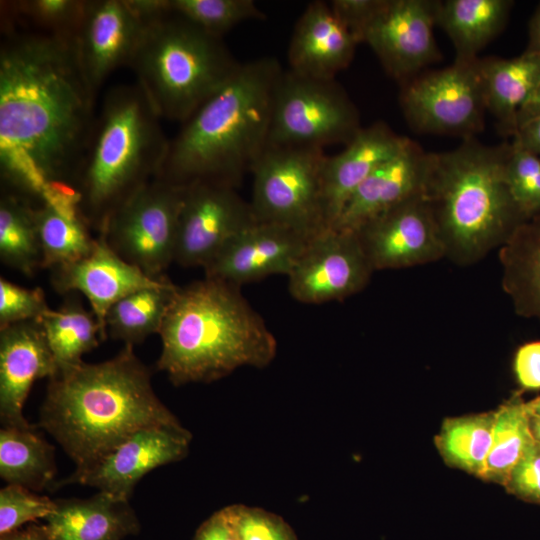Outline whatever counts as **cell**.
Here are the masks:
<instances>
[{
    "mask_svg": "<svg viewBox=\"0 0 540 540\" xmlns=\"http://www.w3.org/2000/svg\"><path fill=\"white\" fill-rule=\"evenodd\" d=\"M4 30L0 48L2 181L33 203L74 188L96 121L74 38Z\"/></svg>",
    "mask_w": 540,
    "mask_h": 540,
    "instance_id": "6da1fadb",
    "label": "cell"
},
{
    "mask_svg": "<svg viewBox=\"0 0 540 540\" xmlns=\"http://www.w3.org/2000/svg\"><path fill=\"white\" fill-rule=\"evenodd\" d=\"M39 426L74 462L94 466L139 430L181 427L156 395L149 368L125 345L113 358L60 370L49 379Z\"/></svg>",
    "mask_w": 540,
    "mask_h": 540,
    "instance_id": "7a4b0ae2",
    "label": "cell"
},
{
    "mask_svg": "<svg viewBox=\"0 0 540 540\" xmlns=\"http://www.w3.org/2000/svg\"><path fill=\"white\" fill-rule=\"evenodd\" d=\"M282 71L273 57L241 63L169 140L155 179L176 186L211 182L236 188L268 145L274 91Z\"/></svg>",
    "mask_w": 540,
    "mask_h": 540,
    "instance_id": "3957f363",
    "label": "cell"
},
{
    "mask_svg": "<svg viewBox=\"0 0 540 540\" xmlns=\"http://www.w3.org/2000/svg\"><path fill=\"white\" fill-rule=\"evenodd\" d=\"M239 288L207 277L177 287L158 333L157 361L174 385L209 383L273 361L277 341Z\"/></svg>",
    "mask_w": 540,
    "mask_h": 540,
    "instance_id": "277c9868",
    "label": "cell"
},
{
    "mask_svg": "<svg viewBox=\"0 0 540 540\" xmlns=\"http://www.w3.org/2000/svg\"><path fill=\"white\" fill-rule=\"evenodd\" d=\"M511 147V142L485 145L471 137L453 150L429 153L423 196L445 258L455 264L477 263L527 221L507 183Z\"/></svg>",
    "mask_w": 540,
    "mask_h": 540,
    "instance_id": "5b68a950",
    "label": "cell"
},
{
    "mask_svg": "<svg viewBox=\"0 0 540 540\" xmlns=\"http://www.w3.org/2000/svg\"><path fill=\"white\" fill-rule=\"evenodd\" d=\"M160 119L137 83L106 94L74 184L81 212L98 233L157 176L169 145Z\"/></svg>",
    "mask_w": 540,
    "mask_h": 540,
    "instance_id": "8992f818",
    "label": "cell"
},
{
    "mask_svg": "<svg viewBox=\"0 0 540 540\" xmlns=\"http://www.w3.org/2000/svg\"><path fill=\"white\" fill-rule=\"evenodd\" d=\"M240 64L220 37L170 10L146 23L129 67L158 116L184 123Z\"/></svg>",
    "mask_w": 540,
    "mask_h": 540,
    "instance_id": "52a82bcc",
    "label": "cell"
},
{
    "mask_svg": "<svg viewBox=\"0 0 540 540\" xmlns=\"http://www.w3.org/2000/svg\"><path fill=\"white\" fill-rule=\"evenodd\" d=\"M323 149L267 145L251 170L258 222L280 225L306 238L327 228L323 211Z\"/></svg>",
    "mask_w": 540,
    "mask_h": 540,
    "instance_id": "ba28073f",
    "label": "cell"
},
{
    "mask_svg": "<svg viewBox=\"0 0 540 540\" xmlns=\"http://www.w3.org/2000/svg\"><path fill=\"white\" fill-rule=\"evenodd\" d=\"M361 128L356 106L335 79L282 71L274 91L268 145H346Z\"/></svg>",
    "mask_w": 540,
    "mask_h": 540,
    "instance_id": "9c48e42d",
    "label": "cell"
},
{
    "mask_svg": "<svg viewBox=\"0 0 540 540\" xmlns=\"http://www.w3.org/2000/svg\"><path fill=\"white\" fill-rule=\"evenodd\" d=\"M400 106L418 133L475 137L483 130L487 111L479 57L455 59L443 69L403 82Z\"/></svg>",
    "mask_w": 540,
    "mask_h": 540,
    "instance_id": "30bf717a",
    "label": "cell"
},
{
    "mask_svg": "<svg viewBox=\"0 0 540 540\" xmlns=\"http://www.w3.org/2000/svg\"><path fill=\"white\" fill-rule=\"evenodd\" d=\"M184 186L153 179L108 219L99 234L125 261L152 278L174 262Z\"/></svg>",
    "mask_w": 540,
    "mask_h": 540,
    "instance_id": "8fae6325",
    "label": "cell"
},
{
    "mask_svg": "<svg viewBox=\"0 0 540 540\" xmlns=\"http://www.w3.org/2000/svg\"><path fill=\"white\" fill-rule=\"evenodd\" d=\"M257 220L234 187L197 182L184 186L174 262L205 268L239 232Z\"/></svg>",
    "mask_w": 540,
    "mask_h": 540,
    "instance_id": "7c38bea8",
    "label": "cell"
},
{
    "mask_svg": "<svg viewBox=\"0 0 540 540\" xmlns=\"http://www.w3.org/2000/svg\"><path fill=\"white\" fill-rule=\"evenodd\" d=\"M373 272L355 232L327 227L308 240L287 276L288 290L305 304L341 301L362 291Z\"/></svg>",
    "mask_w": 540,
    "mask_h": 540,
    "instance_id": "4fadbf2b",
    "label": "cell"
},
{
    "mask_svg": "<svg viewBox=\"0 0 540 540\" xmlns=\"http://www.w3.org/2000/svg\"><path fill=\"white\" fill-rule=\"evenodd\" d=\"M435 25V0H384L362 43L373 50L391 77L405 82L441 58Z\"/></svg>",
    "mask_w": 540,
    "mask_h": 540,
    "instance_id": "5bb4252c",
    "label": "cell"
},
{
    "mask_svg": "<svg viewBox=\"0 0 540 540\" xmlns=\"http://www.w3.org/2000/svg\"><path fill=\"white\" fill-rule=\"evenodd\" d=\"M355 233L374 271L409 268L445 257L443 241L423 195L384 211Z\"/></svg>",
    "mask_w": 540,
    "mask_h": 540,
    "instance_id": "9a60e30c",
    "label": "cell"
},
{
    "mask_svg": "<svg viewBox=\"0 0 540 540\" xmlns=\"http://www.w3.org/2000/svg\"><path fill=\"white\" fill-rule=\"evenodd\" d=\"M191 439V433L183 426L139 430L90 469L56 482L55 488L81 484L129 500L136 484L146 474L185 458Z\"/></svg>",
    "mask_w": 540,
    "mask_h": 540,
    "instance_id": "2e32d148",
    "label": "cell"
},
{
    "mask_svg": "<svg viewBox=\"0 0 540 540\" xmlns=\"http://www.w3.org/2000/svg\"><path fill=\"white\" fill-rule=\"evenodd\" d=\"M147 21L128 0H86L74 44L93 91L121 66H129Z\"/></svg>",
    "mask_w": 540,
    "mask_h": 540,
    "instance_id": "e0dca14e",
    "label": "cell"
},
{
    "mask_svg": "<svg viewBox=\"0 0 540 540\" xmlns=\"http://www.w3.org/2000/svg\"><path fill=\"white\" fill-rule=\"evenodd\" d=\"M309 239L286 227L256 221L204 268L205 277L240 287L274 274L288 276Z\"/></svg>",
    "mask_w": 540,
    "mask_h": 540,
    "instance_id": "ac0fdd59",
    "label": "cell"
},
{
    "mask_svg": "<svg viewBox=\"0 0 540 540\" xmlns=\"http://www.w3.org/2000/svg\"><path fill=\"white\" fill-rule=\"evenodd\" d=\"M52 285L59 293L81 292L107 337L105 318L109 309L123 297L143 288L157 287L168 279L152 278L125 261L98 234L92 251L84 258L52 269Z\"/></svg>",
    "mask_w": 540,
    "mask_h": 540,
    "instance_id": "d6986e66",
    "label": "cell"
},
{
    "mask_svg": "<svg viewBox=\"0 0 540 540\" xmlns=\"http://www.w3.org/2000/svg\"><path fill=\"white\" fill-rule=\"evenodd\" d=\"M58 366L40 320L0 328V419L2 426L29 427L24 403L33 383L51 379Z\"/></svg>",
    "mask_w": 540,
    "mask_h": 540,
    "instance_id": "ffe728a7",
    "label": "cell"
},
{
    "mask_svg": "<svg viewBox=\"0 0 540 540\" xmlns=\"http://www.w3.org/2000/svg\"><path fill=\"white\" fill-rule=\"evenodd\" d=\"M412 140L379 121L361 128L338 154L325 157L322 168L323 211L332 227L362 182Z\"/></svg>",
    "mask_w": 540,
    "mask_h": 540,
    "instance_id": "44dd1931",
    "label": "cell"
},
{
    "mask_svg": "<svg viewBox=\"0 0 540 540\" xmlns=\"http://www.w3.org/2000/svg\"><path fill=\"white\" fill-rule=\"evenodd\" d=\"M428 166L429 153L412 140L362 182L332 227L355 232L384 211L423 195Z\"/></svg>",
    "mask_w": 540,
    "mask_h": 540,
    "instance_id": "7402d4cb",
    "label": "cell"
},
{
    "mask_svg": "<svg viewBox=\"0 0 540 540\" xmlns=\"http://www.w3.org/2000/svg\"><path fill=\"white\" fill-rule=\"evenodd\" d=\"M358 42L329 3H309L298 19L289 45V70L305 77L334 80L353 59Z\"/></svg>",
    "mask_w": 540,
    "mask_h": 540,
    "instance_id": "603a6c76",
    "label": "cell"
},
{
    "mask_svg": "<svg viewBox=\"0 0 540 540\" xmlns=\"http://www.w3.org/2000/svg\"><path fill=\"white\" fill-rule=\"evenodd\" d=\"M34 218L42 251V268L51 270L76 262L93 249L90 234L74 188L53 186L34 203Z\"/></svg>",
    "mask_w": 540,
    "mask_h": 540,
    "instance_id": "cb8c5ba5",
    "label": "cell"
},
{
    "mask_svg": "<svg viewBox=\"0 0 540 540\" xmlns=\"http://www.w3.org/2000/svg\"><path fill=\"white\" fill-rule=\"evenodd\" d=\"M55 503V510L45 519L50 540H122L140 528L129 500L103 491Z\"/></svg>",
    "mask_w": 540,
    "mask_h": 540,
    "instance_id": "d4e9b609",
    "label": "cell"
},
{
    "mask_svg": "<svg viewBox=\"0 0 540 540\" xmlns=\"http://www.w3.org/2000/svg\"><path fill=\"white\" fill-rule=\"evenodd\" d=\"M487 111L499 130L513 137L520 109L540 86V54L524 51L513 58H479Z\"/></svg>",
    "mask_w": 540,
    "mask_h": 540,
    "instance_id": "484cf974",
    "label": "cell"
},
{
    "mask_svg": "<svg viewBox=\"0 0 540 540\" xmlns=\"http://www.w3.org/2000/svg\"><path fill=\"white\" fill-rule=\"evenodd\" d=\"M511 0H435L436 25L450 38L455 59L472 60L505 27Z\"/></svg>",
    "mask_w": 540,
    "mask_h": 540,
    "instance_id": "4316f807",
    "label": "cell"
},
{
    "mask_svg": "<svg viewBox=\"0 0 540 540\" xmlns=\"http://www.w3.org/2000/svg\"><path fill=\"white\" fill-rule=\"evenodd\" d=\"M501 284L515 312L540 323V217L521 224L499 248Z\"/></svg>",
    "mask_w": 540,
    "mask_h": 540,
    "instance_id": "83f0119b",
    "label": "cell"
},
{
    "mask_svg": "<svg viewBox=\"0 0 540 540\" xmlns=\"http://www.w3.org/2000/svg\"><path fill=\"white\" fill-rule=\"evenodd\" d=\"M56 473L54 447L35 431V426L1 428L2 480L37 492L54 488Z\"/></svg>",
    "mask_w": 540,
    "mask_h": 540,
    "instance_id": "f1b7e54d",
    "label": "cell"
},
{
    "mask_svg": "<svg viewBox=\"0 0 540 540\" xmlns=\"http://www.w3.org/2000/svg\"><path fill=\"white\" fill-rule=\"evenodd\" d=\"M494 423L495 411L445 418L434 438L443 461L481 479Z\"/></svg>",
    "mask_w": 540,
    "mask_h": 540,
    "instance_id": "f546056e",
    "label": "cell"
},
{
    "mask_svg": "<svg viewBox=\"0 0 540 540\" xmlns=\"http://www.w3.org/2000/svg\"><path fill=\"white\" fill-rule=\"evenodd\" d=\"M177 287L168 280L161 286L137 290L117 301L105 318L107 337L134 346L151 334H158Z\"/></svg>",
    "mask_w": 540,
    "mask_h": 540,
    "instance_id": "4dcf8cb0",
    "label": "cell"
},
{
    "mask_svg": "<svg viewBox=\"0 0 540 540\" xmlns=\"http://www.w3.org/2000/svg\"><path fill=\"white\" fill-rule=\"evenodd\" d=\"M58 371L83 362L82 356L103 340L99 322L76 297L67 298L58 310L40 320Z\"/></svg>",
    "mask_w": 540,
    "mask_h": 540,
    "instance_id": "1f68e13d",
    "label": "cell"
},
{
    "mask_svg": "<svg viewBox=\"0 0 540 540\" xmlns=\"http://www.w3.org/2000/svg\"><path fill=\"white\" fill-rule=\"evenodd\" d=\"M0 258L26 276L42 268L34 203L11 190H5L0 198Z\"/></svg>",
    "mask_w": 540,
    "mask_h": 540,
    "instance_id": "d6a6232c",
    "label": "cell"
},
{
    "mask_svg": "<svg viewBox=\"0 0 540 540\" xmlns=\"http://www.w3.org/2000/svg\"><path fill=\"white\" fill-rule=\"evenodd\" d=\"M533 441L527 402L517 392L495 410L492 444L481 479L504 486Z\"/></svg>",
    "mask_w": 540,
    "mask_h": 540,
    "instance_id": "836d02e7",
    "label": "cell"
},
{
    "mask_svg": "<svg viewBox=\"0 0 540 540\" xmlns=\"http://www.w3.org/2000/svg\"><path fill=\"white\" fill-rule=\"evenodd\" d=\"M86 0H20L1 4L2 27L22 23L36 32L74 38Z\"/></svg>",
    "mask_w": 540,
    "mask_h": 540,
    "instance_id": "e575fe53",
    "label": "cell"
},
{
    "mask_svg": "<svg viewBox=\"0 0 540 540\" xmlns=\"http://www.w3.org/2000/svg\"><path fill=\"white\" fill-rule=\"evenodd\" d=\"M169 7L172 12L220 38L244 21L264 18L253 0H169Z\"/></svg>",
    "mask_w": 540,
    "mask_h": 540,
    "instance_id": "d590c367",
    "label": "cell"
},
{
    "mask_svg": "<svg viewBox=\"0 0 540 540\" xmlns=\"http://www.w3.org/2000/svg\"><path fill=\"white\" fill-rule=\"evenodd\" d=\"M511 145L506 170L510 193L527 220L540 217V156Z\"/></svg>",
    "mask_w": 540,
    "mask_h": 540,
    "instance_id": "8d00e7d4",
    "label": "cell"
},
{
    "mask_svg": "<svg viewBox=\"0 0 540 540\" xmlns=\"http://www.w3.org/2000/svg\"><path fill=\"white\" fill-rule=\"evenodd\" d=\"M55 507V500L22 486L7 484L0 490V535L37 519H46Z\"/></svg>",
    "mask_w": 540,
    "mask_h": 540,
    "instance_id": "74e56055",
    "label": "cell"
},
{
    "mask_svg": "<svg viewBox=\"0 0 540 540\" xmlns=\"http://www.w3.org/2000/svg\"><path fill=\"white\" fill-rule=\"evenodd\" d=\"M50 311L41 288L28 289L0 278V328L41 320Z\"/></svg>",
    "mask_w": 540,
    "mask_h": 540,
    "instance_id": "f35d334b",
    "label": "cell"
},
{
    "mask_svg": "<svg viewBox=\"0 0 540 540\" xmlns=\"http://www.w3.org/2000/svg\"><path fill=\"white\" fill-rule=\"evenodd\" d=\"M228 507L240 540H297L290 525L274 513L242 504Z\"/></svg>",
    "mask_w": 540,
    "mask_h": 540,
    "instance_id": "ab89813d",
    "label": "cell"
},
{
    "mask_svg": "<svg viewBox=\"0 0 540 540\" xmlns=\"http://www.w3.org/2000/svg\"><path fill=\"white\" fill-rule=\"evenodd\" d=\"M503 487L525 502L540 505V445L531 443Z\"/></svg>",
    "mask_w": 540,
    "mask_h": 540,
    "instance_id": "60d3db41",
    "label": "cell"
},
{
    "mask_svg": "<svg viewBox=\"0 0 540 540\" xmlns=\"http://www.w3.org/2000/svg\"><path fill=\"white\" fill-rule=\"evenodd\" d=\"M383 2L384 0H332L329 5L336 17L360 44L367 26Z\"/></svg>",
    "mask_w": 540,
    "mask_h": 540,
    "instance_id": "b9f144b4",
    "label": "cell"
},
{
    "mask_svg": "<svg viewBox=\"0 0 540 540\" xmlns=\"http://www.w3.org/2000/svg\"><path fill=\"white\" fill-rule=\"evenodd\" d=\"M513 369L523 390L540 389V340L525 343L517 349Z\"/></svg>",
    "mask_w": 540,
    "mask_h": 540,
    "instance_id": "7bdbcfd3",
    "label": "cell"
},
{
    "mask_svg": "<svg viewBox=\"0 0 540 540\" xmlns=\"http://www.w3.org/2000/svg\"><path fill=\"white\" fill-rule=\"evenodd\" d=\"M194 540H240L229 507H225L205 520L198 528Z\"/></svg>",
    "mask_w": 540,
    "mask_h": 540,
    "instance_id": "ee69618b",
    "label": "cell"
},
{
    "mask_svg": "<svg viewBox=\"0 0 540 540\" xmlns=\"http://www.w3.org/2000/svg\"><path fill=\"white\" fill-rule=\"evenodd\" d=\"M511 142L540 156V114L521 125Z\"/></svg>",
    "mask_w": 540,
    "mask_h": 540,
    "instance_id": "f6af8a7d",
    "label": "cell"
},
{
    "mask_svg": "<svg viewBox=\"0 0 540 540\" xmlns=\"http://www.w3.org/2000/svg\"><path fill=\"white\" fill-rule=\"evenodd\" d=\"M0 540H50V538L45 524H31L0 535Z\"/></svg>",
    "mask_w": 540,
    "mask_h": 540,
    "instance_id": "bcb514c9",
    "label": "cell"
},
{
    "mask_svg": "<svg viewBox=\"0 0 540 540\" xmlns=\"http://www.w3.org/2000/svg\"><path fill=\"white\" fill-rule=\"evenodd\" d=\"M525 51L540 54V3L529 21L528 43Z\"/></svg>",
    "mask_w": 540,
    "mask_h": 540,
    "instance_id": "7dc6e473",
    "label": "cell"
},
{
    "mask_svg": "<svg viewBox=\"0 0 540 540\" xmlns=\"http://www.w3.org/2000/svg\"><path fill=\"white\" fill-rule=\"evenodd\" d=\"M540 114V86L532 95V97L526 102V104L520 109L517 116V129ZM517 131V130H516Z\"/></svg>",
    "mask_w": 540,
    "mask_h": 540,
    "instance_id": "c3c4849f",
    "label": "cell"
},
{
    "mask_svg": "<svg viewBox=\"0 0 540 540\" xmlns=\"http://www.w3.org/2000/svg\"><path fill=\"white\" fill-rule=\"evenodd\" d=\"M527 409H528L529 427H530L532 438L535 443L540 445V414L531 411L528 408V405H527Z\"/></svg>",
    "mask_w": 540,
    "mask_h": 540,
    "instance_id": "681fc988",
    "label": "cell"
},
{
    "mask_svg": "<svg viewBox=\"0 0 540 540\" xmlns=\"http://www.w3.org/2000/svg\"><path fill=\"white\" fill-rule=\"evenodd\" d=\"M527 405L531 411L540 414V396L527 402Z\"/></svg>",
    "mask_w": 540,
    "mask_h": 540,
    "instance_id": "f907efd6",
    "label": "cell"
}]
</instances>
